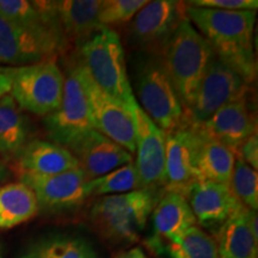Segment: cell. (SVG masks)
<instances>
[{"instance_id": "cell-1", "label": "cell", "mask_w": 258, "mask_h": 258, "mask_svg": "<svg viewBox=\"0 0 258 258\" xmlns=\"http://www.w3.org/2000/svg\"><path fill=\"white\" fill-rule=\"evenodd\" d=\"M186 17L212 44L215 56L222 63L247 84L256 79L257 62L253 51L256 11H225L186 5Z\"/></svg>"}, {"instance_id": "cell-2", "label": "cell", "mask_w": 258, "mask_h": 258, "mask_svg": "<svg viewBox=\"0 0 258 258\" xmlns=\"http://www.w3.org/2000/svg\"><path fill=\"white\" fill-rule=\"evenodd\" d=\"M160 56L185 111L215 56L212 44L186 18L171 35Z\"/></svg>"}, {"instance_id": "cell-3", "label": "cell", "mask_w": 258, "mask_h": 258, "mask_svg": "<svg viewBox=\"0 0 258 258\" xmlns=\"http://www.w3.org/2000/svg\"><path fill=\"white\" fill-rule=\"evenodd\" d=\"M77 61L105 93L128 108L138 102L128 78L123 44L115 29L103 28L82 42Z\"/></svg>"}, {"instance_id": "cell-4", "label": "cell", "mask_w": 258, "mask_h": 258, "mask_svg": "<svg viewBox=\"0 0 258 258\" xmlns=\"http://www.w3.org/2000/svg\"><path fill=\"white\" fill-rule=\"evenodd\" d=\"M154 190L138 189L102 196L93 203L90 219L97 233L112 243H133L146 227L158 201Z\"/></svg>"}, {"instance_id": "cell-5", "label": "cell", "mask_w": 258, "mask_h": 258, "mask_svg": "<svg viewBox=\"0 0 258 258\" xmlns=\"http://www.w3.org/2000/svg\"><path fill=\"white\" fill-rule=\"evenodd\" d=\"M139 106L164 133L185 127L184 110L160 55L148 54L135 70Z\"/></svg>"}, {"instance_id": "cell-6", "label": "cell", "mask_w": 258, "mask_h": 258, "mask_svg": "<svg viewBox=\"0 0 258 258\" xmlns=\"http://www.w3.org/2000/svg\"><path fill=\"white\" fill-rule=\"evenodd\" d=\"M10 82V96L23 109L37 116L50 115L59 108L64 76L55 60L21 67H0Z\"/></svg>"}, {"instance_id": "cell-7", "label": "cell", "mask_w": 258, "mask_h": 258, "mask_svg": "<svg viewBox=\"0 0 258 258\" xmlns=\"http://www.w3.org/2000/svg\"><path fill=\"white\" fill-rule=\"evenodd\" d=\"M69 42L50 28H30L0 16V63L21 67L55 60Z\"/></svg>"}, {"instance_id": "cell-8", "label": "cell", "mask_w": 258, "mask_h": 258, "mask_svg": "<svg viewBox=\"0 0 258 258\" xmlns=\"http://www.w3.org/2000/svg\"><path fill=\"white\" fill-rule=\"evenodd\" d=\"M250 84L214 56L184 111L185 127L196 128L228 103L247 96Z\"/></svg>"}, {"instance_id": "cell-9", "label": "cell", "mask_w": 258, "mask_h": 258, "mask_svg": "<svg viewBox=\"0 0 258 258\" xmlns=\"http://www.w3.org/2000/svg\"><path fill=\"white\" fill-rule=\"evenodd\" d=\"M63 76L62 99L59 108L44 117V127L51 143L66 147L77 135L93 129V123L78 61L71 62Z\"/></svg>"}, {"instance_id": "cell-10", "label": "cell", "mask_w": 258, "mask_h": 258, "mask_svg": "<svg viewBox=\"0 0 258 258\" xmlns=\"http://www.w3.org/2000/svg\"><path fill=\"white\" fill-rule=\"evenodd\" d=\"M185 2H147L129 25L128 34L135 46L148 54L160 55L171 35L186 19Z\"/></svg>"}, {"instance_id": "cell-11", "label": "cell", "mask_w": 258, "mask_h": 258, "mask_svg": "<svg viewBox=\"0 0 258 258\" xmlns=\"http://www.w3.org/2000/svg\"><path fill=\"white\" fill-rule=\"evenodd\" d=\"M79 67L88 95L93 129L120 145L133 156L135 153V132L131 109L99 89L80 64Z\"/></svg>"}, {"instance_id": "cell-12", "label": "cell", "mask_w": 258, "mask_h": 258, "mask_svg": "<svg viewBox=\"0 0 258 258\" xmlns=\"http://www.w3.org/2000/svg\"><path fill=\"white\" fill-rule=\"evenodd\" d=\"M18 178L35 192L38 209L46 213L71 211L91 198L89 179L80 169L53 176L21 173Z\"/></svg>"}, {"instance_id": "cell-13", "label": "cell", "mask_w": 258, "mask_h": 258, "mask_svg": "<svg viewBox=\"0 0 258 258\" xmlns=\"http://www.w3.org/2000/svg\"><path fill=\"white\" fill-rule=\"evenodd\" d=\"M135 132V153L140 189L158 191L164 185L165 133L148 117L138 102L131 106Z\"/></svg>"}, {"instance_id": "cell-14", "label": "cell", "mask_w": 258, "mask_h": 258, "mask_svg": "<svg viewBox=\"0 0 258 258\" xmlns=\"http://www.w3.org/2000/svg\"><path fill=\"white\" fill-rule=\"evenodd\" d=\"M198 133L183 127L165 134V166L164 191L177 192L188 198L190 190L199 182L195 159Z\"/></svg>"}, {"instance_id": "cell-15", "label": "cell", "mask_w": 258, "mask_h": 258, "mask_svg": "<svg viewBox=\"0 0 258 258\" xmlns=\"http://www.w3.org/2000/svg\"><path fill=\"white\" fill-rule=\"evenodd\" d=\"M66 148L78 161L79 169L88 179L98 178L134 161L128 151L95 129L77 135Z\"/></svg>"}, {"instance_id": "cell-16", "label": "cell", "mask_w": 258, "mask_h": 258, "mask_svg": "<svg viewBox=\"0 0 258 258\" xmlns=\"http://www.w3.org/2000/svg\"><path fill=\"white\" fill-rule=\"evenodd\" d=\"M186 200L196 222L203 228L217 232L243 207L230 186L212 180H199Z\"/></svg>"}, {"instance_id": "cell-17", "label": "cell", "mask_w": 258, "mask_h": 258, "mask_svg": "<svg viewBox=\"0 0 258 258\" xmlns=\"http://www.w3.org/2000/svg\"><path fill=\"white\" fill-rule=\"evenodd\" d=\"M194 129L220 141L235 154L238 147L256 133L257 122L246 96L224 105L205 123Z\"/></svg>"}, {"instance_id": "cell-18", "label": "cell", "mask_w": 258, "mask_h": 258, "mask_svg": "<svg viewBox=\"0 0 258 258\" xmlns=\"http://www.w3.org/2000/svg\"><path fill=\"white\" fill-rule=\"evenodd\" d=\"M103 0H60L49 2V6L57 25L66 41L82 43L90 36L102 30L98 14Z\"/></svg>"}, {"instance_id": "cell-19", "label": "cell", "mask_w": 258, "mask_h": 258, "mask_svg": "<svg viewBox=\"0 0 258 258\" xmlns=\"http://www.w3.org/2000/svg\"><path fill=\"white\" fill-rule=\"evenodd\" d=\"M18 175L53 176L79 169L73 154L61 145L46 140H30L15 160Z\"/></svg>"}, {"instance_id": "cell-20", "label": "cell", "mask_w": 258, "mask_h": 258, "mask_svg": "<svg viewBox=\"0 0 258 258\" xmlns=\"http://www.w3.org/2000/svg\"><path fill=\"white\" fill-rule=\"evenodd\" d=\"M153 233L156 241L169 243L188 228L196 225V219L184 196L164 191L152 211Z\"/></svg>"}, {"instance_id": "cell-21", "label": "cell", "mask_w": 258, "mask_h": 258, "mask_svg": "<svg viewBox=\"0 0 258 258\" xmlns=\"http://www.w3.org/2000/svg\"><path fill=\"white\" fill-rule=\"evenodd\" d=\"M194 131L198 133L195 165L199 179L212 180L230 186L237 158L234 152L220 141L201 133L198 129Z\"/></svg>"}, {"instance_id": "cell-22", "label": "cell", "mask_w": 258, "mask_h": 258, "mask_svg": "<svg viewBox=\"0 0 258 258\" xmlns=\"http://www.w3.org/2000/svg\"><path fill=\"white\" fill-rule=\"evenodd\" d=\"M219 258H258V239L247 222V208L241 207L217 232Z\"/></svg>"}, {"instance_id": "cell-23", "label": "cell", "mask_w": 258, "mask_h": 258, "mask_svg": "<svg viewBox=\"0 0 258 258\" xmlns=\"http://www.w3.org/2000/svg\"><path fill=\"white\" fill-rule=\"evenodd\" d=\"M27 117L10 93L0 97V159L15 161L30 141Z\"/></svg>"}, {"instance_id": "cell-24", "label": "cell", "mask_w": 258, "mask_h": 258, "mask_svg": "<svg viewBox=\"0 0 258 258\" xmlns=\"http://www.w3.org/2000/svg\"><path fill=\"white\" fill-rule=\"evenodd\" d=\"M40 212L35 192L22 182L0 186V230H10Z\"/></svg>"}, {"instance_id": "cell-25", "label": "cell", "mask_w": 258, "mask_h": 258, "mask_svg": "<svg viewBox=\"0 0 258 258\" xmlns=\"http://www.w3.org/2000/svg\"><path fill=\"white\" fill-rule=\"evenodd\" d=\"M19 258H101L84 238L54 234L35 240Z\"/></svg>"}, {"instance_id": "cell-26", "label": "cell", "mask_w": 258, "mask_h": 258, "mask_svg": "<svg viewBox=\"0 0 258 258\" xmlns=\"http://www.w3.org/2000/svg\"><path fill=\"white\" fill-rule=\"evenodd\" d=\"M171 258H219L217 241L199 226H192L166 244Z\"/></svg>"}, {"instance_id": "cell-27", "label": "cell", "mask_w": 258, "mask_h": 258, "mask_svg": "<svg viewBox=\"0 0 258 258\" xmlns=\"http://www.w3.org/2000/svg\"><path fill=\"white\" fill-rule=\"evenodd\" d=\"M89 186L91 196L117 195L140 189V178L134 161H132L98 178L89 179Z\"/></svg>"}, {"instance_id": "cell-28", "label": "cell", "mask_w": 258, "mask_h": 258, "mask_svg": "<svg viewBox=\"0 0 258 258\" xmlns=\"http://www.w3.org/2000/svg\"><path fill=\"white\" fill-rule=\"evenodd\" d=\"M230 188L244 207L257 211L258 208V176L257 171L235 158Z\"/></svg>"}, {"instance_id": "cell-29", "label": "cell", "mask_w": 258, "mask_h": 258, "mask_svg": "<svg viewBox=\"0 0 258 258\" xmlns=\"http://www.w3.org/2000/svg\"><path fill=\"white\" fill-rule=\"evenodd\" d=\"M146 4L147 0H103L98 23L106 29L129 23Z\"/></svg>"}, {"instance_id": "cell-30", "label": "cell", "mask_w": 258, "mask_h": 258, "mask_svg": "<svg viewBox=\"0 0 258 258\" xmlns=\"http://www.w3.org/2000/svg\"><path fill=\"white\" fill-rule=\"evenodd\" d=\"M186 5L194 8L225 10V11H256L257 0H191Z\"/></svg>"}, {"instance_id": "cell-31", "label": "cell", "mask_w": 258, "mask_h": 258, "mask_svg": "<svg viewBox=\"0 0 258 258\" xmlns=\"http://www.w3.org/2000/svg\"><path fill=\"white\" fill-rule=\"evenodd\" d=\"M235 157L239 158L246 163L247 165L252 167L253 170L258 169V137L256 133L251 134L243 144L238 147Z\"/></svg>"}, {"instance_id": "cell-32", "label": "cell", "mask_w": 258, "mask_h": 258, "mask_svg": "<svg viewBox=\"0 0 258 258\" xmlns=\"http://www.w3.org/2000/svg\"><path fill=\"white\" fill-rule=\"evenodd\" d=\"M115 258H148V256L145 253V251L141 247H133V249L125 251V252L118 254Z\"/></svg>"}, {"instance_id": "cell-33", "label": "cell", "mask_w": 258, "mask_h": 258, "mask_svg": "<svg viewBox=\"0 0 258 258\" xmlns=\"http://www.w3.org/2000/svg\"><path fill=\"white\" fill-rule=\"evenodd\" d=\"M10 176H11V171H10L8 164L3 159H0V186L10 178Z\"/></svg>"}, {"instance_id": "cell-34", "label": "cell", "mask_w": 258, "mask_h": 258, "mask_svg": "<svg viewBox=\"0 0 258 258\" xmlns=\"http://www.w3.org/2000/svg\"><path fill=\"white\" fill-rule=\"evenodd\" d=\"M10 93V82L6 77L0 72V97Z\"/></svg>"}, {"instance_id": "cell-35", "label": "cell", "mask_w": 258, "mask_h": 258, "mask_svg": "<svg viewBox=\"0 0 258 258\" xmlns=\"http://www.w3.org/2000/svg\"><path fill=\"white\" fill-rule=\"evenodd\" d=\"M4 257V254H3V246H2V243H0V258Z\"/></svg>"}]
</instances>
